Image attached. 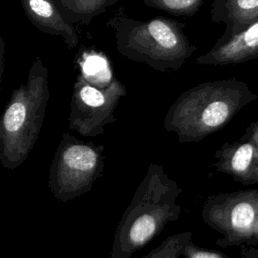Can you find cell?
Here are the masks:
<instances>
[{
    "label": "cell",
    "mask_w": 258,
    "mask_h": 258,
    "mask_svg": "<svg viewBox=\"0 0 258 258\" xmlns=\"http://www.w3.org/2000/svg\"><path fill=\"white\" fill-rule=\"evenodd\" d=\"M183 189L162 165L150 163L117 226L111 258L131 256L158 236L181 214L176 203Z\"/></svg>",
    "instance_id": "1"
},
{
    "label": "cell",
    "mask_w": 258,
    "mask_h": 258,
    "mask_svg": "<svg viewBox=\"0 0 258 258\" xmlns=\"http://www.w3.org/2000/svg\"><path fill=\"white\" fill-rule=\"evenodd\" d=\"M190 241H192L191 231L173 234L141 258H179L182 250Z\"/></svg>",
    "instance_id": "13"
},
{
    "label": "cell",
    "mask_w": 258,
    "mask_h": 258,
    "mask_svg": "<svg viewBox=\"0 0 258 258\" xmlns=\"http://www.w3.org/2000/svg\"><path fill=\"white\" fill-rule=\"evenodd\" d=\"M3 52H4V41L1 38V70H0V79H1L2 72H3Z\"/></svg>",
    "instance_id": "18"
},
{
    "label": "cell",
    "mask_w": 258,
    "mask_h": 258,
    "mask_svg": "<svg viewBox=\"0 0 258 258\" xmlns=\"http://www.w3.org/2000/svg\"><path fill=\"white\" fill-rule=\"evenodd\" d=\"M105 147L63 133L48 174V187L54 198L67 202L89 192L105 170Z\"/></svg>",
    "instance_id": "5"
},
{
    "label": "cell",
    "mask_w": 258,
    "mask_h": 258,
    "mask_svg": "<svg viewBox=\"0 0 258 258\" xmlns=\"http://www.w3.org/2000/svg\"><path fill=\"white\" fill-rule=\"evenodd\" d=\"M126 95V87L118 79L109 87L100 88L88 82L80 73L73 86L69 128L85 137L103 134L107 125L117 121L115 110Z\"/></svg>",
    "instance_id": "7"
},
{
    "label": "cell",
    "mask_w": 258,
    "mask_h": 258,
    "mask_svg": "<svg viewBox=\"0 0 258 258\" xmlns=\"http://www.w3.org/2000/svg\"><path fill=\"white\" fill-rule=\"evenodd\" d=\"M240 256L242 258H258V245L240 246Z\"/></svg>",
    "instance_id": "17"
},
{
    "label": "cell",
    "mask_w": 258,
    "mask_h": 258,
    "mask_svg": "<svg viewBox=\"0 0 258 258\" xmlns=\"http://www.w3.org/2000/svg\"><path fill=\"white\" fill-rule=\"evenodd\" d=\"M211 167L244 185L258 184V148L248 140L238 139L222 144L214 153Z\"/></svg>",
    "instance_id": "9"
},
{
    "label": "cell",
    "mask_w": 258,
    "mask_h": 258,
    "mask_svg": "<svg viewBox=\"0 0 258 258\" xmlns=\"http://www.w3.org/2000/svg\"><path fill=\"white\" fill-rule=\"evenodd\" d=\"M210 14L213 22L225 24L222 36H229L243 30L258 16V0H213Z\"/></svg>",
    "instance_id": "11"
},
{
    "label": "cell",
    "mask_w": 258,
    "mask_h": 258,
    "mask_svg": "<svg viewBox=\"0 0 258 258\" xmlns=\"http://www.w3.org/2000/svg\"><path fill=\"white\" fill-rule=\"evenodd\" d=\"M258 99L235 78L209 81L184 91L168 108L163 127L179 142H199L226 126L246 105Z\"/></svg>",
    "instance_id": "2"
},
{
    "label": "cell",
    "mask_w": 258,
    "mask_h": 258,
    "mask_svg": "<svg viewBox=\"0 0 258 258\" xmlns=\"http://www.w3.org/2000/svg\"><path fill=\"white\" fill-rule=\"evenodd\" d=\"M241 138L250 141L258 148V119L250 123V125L246 128Z\"/></svg>",
    "instance_id": "16"
},
{
    "label": "cell",
    "mask_w": 258,
    "mask_h": 258,
    "mask_svg": "<svg viewBox=\"0 0 258 258\" xmlns=\"http://www.w3.org/2000/svg\"><path fill=\"white\" fill-rule=\"evenodd\" d=\"M179 258H230L226 254L213 251V250H205L199 248L194 241H190L182 250V253Z\"/></svg>",
    "instance_id": "15"
},
{
    "label": "cell",
    "mask_w": 258,
    "mask_h": 258,
    "mask_svg": "<svg viewBox=\"0 0 258 258\" xmlns=\"http://www.w3.org/2000/svg\"><path fill=\"white\" fill-rule=\"evenodd\" d=\"M20 2L26 17L38 30L60 36L70 49L78 45L79 36L76 29L66 21L52 0H20Z\"/></svg>",
    "instance_id": "10"
},
{
    "label": "cell",
    "mask_w": 258,
    "mask_h": 258,
    "mask_svg": "<svg viewBox=\"0 0 258 258\" xmlns=\"http://www.w3.org/2000/svg\"><path fill=\"white\" fill-rule=\"evenodd\" d=\"M106 25L113 31L121 55L158 72L180 69L197 50L183 32L185 24L170 18L136 20L127 16L124 7H120Z\"/></svg>",
    "instance_id": "3"
},
{
    "label": "cell",
    "mask_w": 258,
    "mask_h": 258,
    "mask_svg": "<svg viewBox=\"0 0 258 258\" xmlns=\"http://www.w3.org/2000/svg\"><path fill=\"white\" fill-rule=\"evenodd\" d=\"M148 7L157 8L177 16H194L204 0H143Z\"/></svg>",
    "instance_id": "14"
},
{
    "label": "cell",
    "mask_w": 258,
    "mask_h": 258,
    "mask_svg": "<svg viewBox=\"0 0 258 258\" xmlns=\"http://www.w3.org/2000/svg\"><path fill=\"white\" fill-rule=\"evenodd\" d=\"M202 219L221 234L216 245H258V188L211 195L203 203Z\"/></svg>",
    "instance_id": "6"
},
{
    "label": "cell",
    "mask_w": 258,
    "mask_h": 258,
    "mask_svg": "<svg viewBox=\"0 0 258 258\" xmlns=\"http://www.w3.org/2000/svg\"><path fill=\"white\" fill-rule=\"evenodd\" d=\"M52 2L69 24L87 26L94 17L106 12L118 0H52Z\"/></svg>",
    "instance_id": "12"
},
{
    "label": "cell",
    "mask_w": 258,
    "mask_h": 258,
    "mask_svg": "<svg viewBox=\"0 0 258 258\" xmlns=\"http://www.w3.org/2000/svg\"><path fill=\"white\" fill-rule=\"evenodd\" d=\"M258 57V16L240 32L222 36L206 53L195 59L197 64H240Z\"/></svg>",
    "instance_id": "8"
},
{
    "label": "cell",
    "mask_w": 258,
    "mask_h": 258,
    "mask_svg": "<svg viewBox=\"0 0 258 258\" xmlns=\"http://www.w3.org/2000/svg\"><path fill=\"white\" fill-rule=\"evenodd\" d=\"M48 100V69L36 56L26 81L13 90L1 117L0 163L4 168L15 169L28 157L42 128Z\"/></svg>",
    "instance_id": "4"
}]
</instances>
